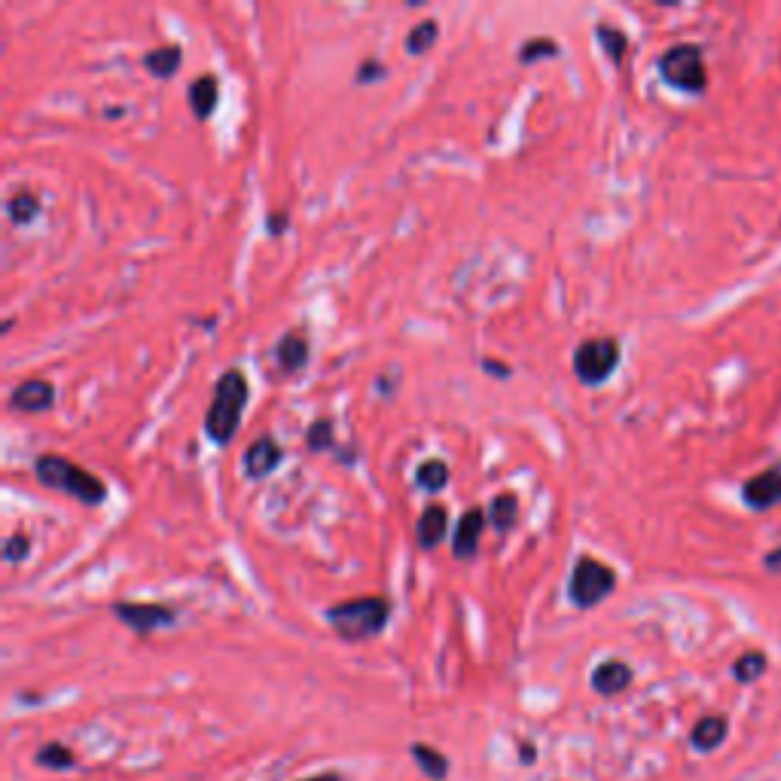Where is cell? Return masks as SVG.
Listing matches in <instances>:
<instances>
[{
	"label": "cell",
	"instance_id": "1",
	"mask_svg": "<svg viewBox=\"0 0 781 781\" xmlns=\"http://www.w3.org/2000/svg\"><path fill=\"white\" fill-rule=\"evenodd\" d=\"M34 477L46 489L70 494V498H77L80 504H89V507H96V504H101L108 498V486L98 480L96 473H89L86 467L74 465V461L62 458V455H41L34 461Z\"/></svg>",
	"mask_w": 781,
	"mask_h": 781
},
{
	"label": "cell",
	"instance_id": "2",
	"mask_svg": "<svg viewBox=\"0 0 781 781\" xmlns=\"http://www.w3.org/2000/svg\"><path fill=\"white\" fill-rule=\"evenodd\" d=\"M247 406V379L238 370H226L214 384V400L208 406L205 434L211 443L226 446L238 434L242 410Z\"/></svg>",
	"mask_w": 781,
	"mask_h": 781
},
{
	"label": "cell",
	"instance_id": "3",
	"mask_svg": "<svg viewBox=\"0 0 781 781\" xmlns=\"http://www.w3.org/2000/svg\"><path fill=\"white\" fill-rule=\"evenodd\" d=\"M391 620V604L382 595H360L352 602L333 604L327 611V623L345 641H367L376 638Z\"/></svg>",
	"mask_w": 781,
	"mask_h": 781
},
{
	"label": "cell",
	"instance_id": "4",
	"mask_svg": "<svg viewBox=\"0 0 781 781\" xmlns=\"http://www.w3.org/2000/svg\"><path fill=\"white\" fill-rule=\"evenodd\" d=\"M614 587H617L614 568H607V565L592 559V556H580L574 571H571V580H568V595H571V602L577 607L587 611V607H595L599 602H604L614 592Z\"/></svg>",
	"mask_w": 781,
	"mask_h": 781
},
{
	"label": "cell",
	"instance_id": "5",
	"mask_svg": "<svg viewBox=\"0 0 781 781\" xmlns=\"http://www.w3.org/2000/svg\"><path fill=\"white\" fill-rule=\"evenodd\" d=\"M659 74L662 80L681 89V92H702L705 89V62H702V49L700 46H690V43H681V46H672L666 53L659 55Z\"/></svg>",
	"mask_w": 781,
	"mask_h": 781
},
{
	"label": "cell",
	"instance_id": "6",
	"mask_svg": "<svg viewBox=\"0 0 781 781\" xmlns=\"http://www.w3.org/2000/svg\"><path fill=\"white\" fill-rule=\"evenodd\" d=\"M620 367V343L611 336L587 339L577 345L574 352V372L583 384L607 382L614 370Z\"/></svg>",
	"mask_w": 781,
	"mask_h": 781
},
{
	"label": "cell",
	"instance_id": "7",
	"mask_svg": "<svg viewBox=\"0 0 781 781\" xmlns=\"http://www.w3.org/2000/svg\"><path fill=\"white\" fill-rule=\"evenodd\" d=\"M113 617L125 623L129 629H135L137 635H150L156 629H165L178 620L175 607L165 604H137V602H116L113 604Z\"/></svg>",
	"mask_w": 781,
	"mask_h": 781
},
{
	"label": "cell",
	"instance_id": "8",
	"mask_svg": "<svg viewBox=\"0 0 781 781\" xmlns=\"http://www.w3.org/2000/svg\"><path fill=\"white\" fill-rule=\"evenodd\" d=\"M281 458H284V449L278 446V439L266 434V437H257L247 446L242 467H245V473L250 480H263V477H269L275 467L281 465Z\"/></svg>",
	"mask_w": 781,
	"mask_h": 781
},
{
	"label": "cell",
	"instance_id": "9",
	"mask_svg": "<svg viewBox=\"0 0 781 781\" xmlns=\"http://www.w3.org/2000/svg\"><path fill=\"white\" fill-rule=\"evenodd\" d=\"M741 498H745V504H748L751 510H767V507H772V504H779L781 501V461L779 465L769 467V470H763V473H757L755 480L745 482Z\"/></svg>",
	"mask_w": 781,
	"mask_h": 781
},
{
	"label": "cell",
	"instance_id": "10",
	"mask_svg": "<svg viewBox=\"0 0 781 781\" xmlns=\"http://www.w3.org/2000/svg\"><path fill=\"white\" fill-rule=\"evenodd\" d=\"M482 528H486V510L482 507L467 510L465 516H461V522L455 525V537H453L455 559H473V556H477Z\"/></svg>",
	"mask_w": 781,
	"mask_h": 781
},
{
	"label": "cell",
	"instance_id": "11",
	"mask_svg": "<svg viewBox=\"0 0 781 781\" xmlns=\"http://www.w3.org/2000/svg\"><path fill=\"white\" fill-rule=\"evenodd\" d=\"M55 403V388L43 379H27L15 384L10 394V406L19 412H46Z\"/></svg>",
	"mask_w": 781,
	"mask_h": 781
},
{
	"label": "cell",
	"instance_id": "12",
	"mask_svg": "<svg viewBox=\"0 0 781 781\" xmlns=\"http://www.w3.org/2000/svg\"><path fill=\"white\" fill-rule=\"evenodd\" d=\"M632 684V669L623 659H607L592 672V690L602 696H617Z\"/></svg>",
	"mask_w": 781,
	"mask_h": 781
},
{
	"label": "cell",
	"instance_id": "13",
	"mask_svg": "<svg viewBox=\"0 0 781 781\" xmlns=\"http://www.w3.org/2000/svg\"><path fill=\"white\" fill-rule=\"evenodd\" d=\"M446 528H449V510L443 507V504H427V507L422 510V516H419V528H415L419 547H439V540L446 537Z\"/></svg>",
	"mask_w": 781,
	"mask_h": 781
},
{
	"label": "cell",
	"instance_id": "14",
	"mask_svg": "<svg viewBox=\"0 0 781 781\" xmlns=\"http://www.w3.org/2000/svg\"><path fill=\"white\" fill-rule=\"evenodd\" d=\"M727 717H721V714H709V717H702L700 724L693 727V733H690V741H693V748L696 751H702V755H709V751H714V748H721L724 745V739H727Z\"/></svg>",
	"mask_w": 781,
	"mask_h": 781
},
{
	"label": "cell",
	"instance_id": "15",
	"mask_svg": "<svg viewBox=\"0 0 781 781\" xmlns=\"http://www.w3.org/2000/svg\"><path fill=\"white\" fill-rule=\"evenodd\" d=\"M275 360L284 372H297L309 364V343L300 333H284L275 345Z\"/></svg>",
	"mask_w": 781,
	"mask_h": 781
},
{
	"label": "cell",
	"instance_id": "16",
	"mask_svg": "<svg viewBox=\"0 0 781 781\" xmlns=\"http://www.w3.org/2000/svg\"><path fill=\"white\" fill-rule=\"evenodd\" d=\"M187 96H190V108L192 113H196V120H208V116L214 113V108H217V77H211V74L196 77V80L190 82V89H187Z\"/></svg>",
	"mask_w": 781,
	"mask_h": 781
},
{
	"label": "cell",
	"instance_id": "17",
	"mask_svg": "<svg viewBox=\"0 0 781 781\" xmlns=\"http://www.w3.org/2000/svg\"><path fill=\"white\" fill-rule=\"evenodd\" d=\"M180 62H183V53H180V46H175V43H171V46H159V49L144 55V68L150 70L153 77H159V80L175 77Z\"/></svg>",
	"mask_w": 781,
	"mask_h": 781
},
{
	"label": "cell",
	"instance_id": "18",
	"mask_svg": "<svg viewBox=\"0 0 781 781\" xmlns=\"http://www.w3.org/2000/svg\"><path fill=\"white\" fill-rule=\"evenodd\" d=\"M486 516H489V522H492L498 532H510V528L516 525V520H520V498L513 492L494 494Z\"/></svg>",
	"mask_w": 781,
	"mask_h": 781
},
{
	"label": "cell",
	"instance_id": "19",
	"mask_svg": "<svg viewBox=\"0 0 781 781\" xmlns=\"http://www.w3.org/2000/svg\"><path fill=\"white\" fill-rule=\"evenodd\" d=\"M410 751L427 779L443 781L446 776H449V760H446V755H439L437 748H431V745H425V741H415Z\"/></svg>",
	"mask_w": 781,
	"mask_h": 781
},
{
	"label": "cell",
	"instance_id": "20",
	"mask_svg": "<svg viewBox=\"0 0 781 781\" xmlns=\"http://www.w3.org/2000/svg\"><path fill=\"white\" fill-rule=\"evenodd\" d=\"M415 482H419V489H425V492L446 489V486H449V465H446L443 458H427V461H422L419 470H415Z\"/></svg>",
	"mask_w": 781,
	"mask_h": 781
},
{
	"label": "cell",
	"instance_id": "21",
	"mask_svg": "<svg viewBox=\"0 0 781 781\" xmlns=\"http://www.w3.org/2000/svg\"><path fill=\"white\" fill-rule=\"evenodd\" d=\"M7 214H10V220H13L15 226H27L31 220L41 214V199L27 190L15 192L13 199L7 202Z\"/></svg>",
	"mask_w": 781,
	"mask_h": 781
},
{
	"label": "cell",
	"instance_id": "22",
	"mask_svg": "<svg viewBox=\"0 0 781 781\" xmlns=\"http://www.w3.org/2000/svg\"><path fill=\"white\" fill-rule=\"evenodd\" d=\"M439 37V25L434 22V19H422L419 25L412 27L410 34H406V53L410 55H425L434 43H437Z\"/></svg>",
	"mask_w": 781,
	"mask_h": 781
},
{
	"label": "cell",
	"instance_id": "23",
	"mask_svg": "<svg viewBox=\"0 0 781 781\" xmlns=\"http://www.w3.org/2000/svg\"><path fill=\"white\" fill-rule=\"evenodd\" d=\"M595 37H599V43H602L604 55H607L614 65H620L623 55H626V46H629V37L614 25H599L595 27Z\"/></svg>",
	"mask_w": 781,
	"mask_h": 781
},
{
	"label": "cell",
	"instance_id": "24",
	"mask_svg": "<svg viewBox=\"0 0 781 781\" xmlns=\"http://www.w3.org/2000/svg\"><path fill=\"white\" fill-rule=\"evenodd\" d=\"M767 672V657L763 654H745V657L736 659V666H733V674H736V681L739 684H755L760 674Z\"/></svg>",
	"mask_w": 781,
	"mask_h": 781
},
{
	"label": "cell",
	"instance_id": "25",
	"mask_svg": "<svg viewBox=\"0 0 781 781\" xmlns=\"http://www.w3.org/2000/svg\"><path fill=\"white\" fill-rule=\"evenodd\" d=\"M37 763L46 769H70L74 763H77V757L70 755L65 745H58V741H49V745H43L41 751H37Z\"/></svg>",
	"mask_w": 781,
	"mask_h": 781
},
{
	"label": "cell",
	"instance_id": "26",
	"mask_svg": "<svg viewBox=\"0 0 781 781\" xmlns=\"http://www.w3.org/2000/svg\"><path fill=\"white\" fill-rule=\"evenodd\" d=\"M333 431H336V425L330 422V419H317V422H312L309 425V431H305V446L312 449V453H324V449H333Z\"/></svg>",
	"mask_w": 781,
	"mask_h": 781
},
{
	"label": "cell",
	"instance_id": "27",
	"mask_svg": "<svg viewBox=\"0 0 781 781\" xmlns=\"http://www.w3.org/2000/svg\"><path fill=\"white\" fill-rule=\"evenodd\" d=\"M556 55H559V46H556V41H547V37H540V41L522 43L520 62H525V65H532V62H537V58H556Z\"/></svg>",
	"mask_w": 781,
	"mask_h": 781
},
{
	"label": "cell",
	"instance_id": "28",
	"mask_svg": "<svg viewBox=\"0 0 781 781\" xmlns=\"http://www.w3.org/2000/svg\"><path fill=\"white\" fill-rule=\"evenodd\" d=\"M27 553H31V537L22 535V532H15V535L7 537V544H3V559L10 565H19L25 562Z\"/></svg>",
	"mask_w": 781,
	"mask_h": 781
},
{
	"label": "cell",
	"instance_id": "29",
	"mask_svg": "<svg viewBox=\"0 0 781 781\" xmlns=\"http://www.w3.org/2000/svg\"><path fill=\"white\" fill-rule=\"evenodd\" d=\"M384 65L382 62H364L360 68H357V82H376V80H384Z\"/></svg>",
	"mask_w": 781,
	"mask_h": 781
},
{
	"label": "cell",
	"instance_id": "30",
	"mask_svg": "<svg viewBox=\"0 0 781 781\" xmlns=\"http://www.w3.org/2000/svg\"><path fill=\"white\" fill-rule=\"evenodd\" d=\"M284 226H288V214H284V211H275V214H269V220H266V230H272V235L281 233Z\"/></svg>",
	"mask_w": 781,
	"mask_h": 781
},
{
	"label": "cell",
	"instance_id": "31",
	"mask_svg": "<svg viewBox=\"0 0 781 781\" xmlns=\"http://www.w3.org/2000/svg\"><path fill=\"white\" fill-rule=\"evenodd\" d=\"M763 565H767L769 571H781V547L772 549V553H767V559H763Z\"/></svg>",
	"mask_w": 781,
	"mask_h": 781
},
{
	"label": "cell",
	"instance_id": "32",
	"mask_svg": "<svg viewBox=\"0 0 781 781\" xmlns=\"http://www.w3.org/2000/svg\"><path fill=\"white\" fill-rule=\"evenodd\" d=\"M482 370L494 372V376H510V370H504V364H498V360H482Z\"/></svg>",
	"mask_w": 781,
	"mask_h": 781
},
{
	"label": "cell",
	"instance_id": "33",
	"mask_svg": "<svg viewBox=\"0 0 781 781\" xmlns=\"http://www.w3.org/2000/svg\"><path fill=\"white\" fill-rule=\"evenodd\" d=\"M302 781H339L336 772H324V776H315V779H302Z\"/></svg>",
	"mask_w": 781,
	"mask_h": 781
},
{
	"label": "cell",
	"instance_id": "34",
	"mask_svg": "<svg viewBox=\"0 0 781 781\" xmlns=\"http://www.w3.org/2000/svg\"><path fill=\"white\" fill-rule=\"evenodd\" d=\"M522 760H525V763H528V760H535V751H532L528 745H522Z\"/></svg>",
	"mask_w": 781,
	"mask_h": 781
}]
</instances>
